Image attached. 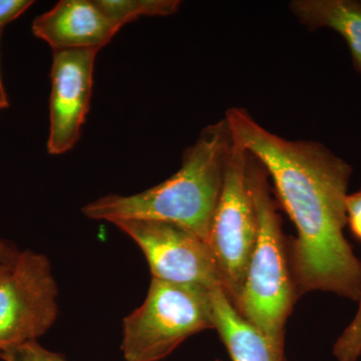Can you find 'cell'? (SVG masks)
I'll use <instances>...</instances> for the list:
<instances>
[{
	"label": "cell",
	"instance_id": "obj_1",
	"mask_svg": "<svg viewBox=\"0 0 361 361\" xmlns=\"http://www.w3.org/2000/svg\"><path fill=\"white\" fill-rule=\"evenodd\" d=\"M225 118L235 141L265 169L278 203L295 226L288 247L299 297L324 291L358 301L361 262L343 233L353 168L320 142L270 132L245 109H229Z\"/></svg>",
	"mask_w": 361,
	"mask_h": 361
},
{
	"label": "cell",
	"instance_id": "obj_2",
	"mask_svg": "<svg viewBox=\"0 0 361 361\" xmlns=\"http://www.w3.org/2000/svg\"><path fill=\"white\" fill-rule=\"evenodd\" d=\"M234 137L225 116L204 128L185 149L172 177L140 193L111 194L82 207L85 217L114 223L157 220L174 223L207 239L231 159Z\"/></svg>",
	"mask_w": 361,
	"mask_h": 361
},
{
	"label": "cell",
	"instance_id": "obj_3",
	"mask_svg": "<svg viewBox=\"0 0 361 361\" xmlns=\"http://www.w3.org/2000/svg\"><path fill=\"white\" fill-rule=\"evenodd\" d=\"M249 154V153H248ZM248 178L258 218L255 248L236 310L273 344L284 348L285 329L298 300L288 242L269 176L249 154Z\"/></svg>",
	"mask_w": 361,
	"mask_h": 361
},
{
	"label": "cell",
	"instance_id": "obj_4",
	"mask_svg": "<svg viewBox=\"0 0 361 361\" xmlns=\"http://www.w3.org/2000/svg\"><path fill=\"white\" fill-rule=\"evenodd\" d=\"M214 329L210 290L152 278L148 295L123 319L126 361H161L189 337Z\"/></svg>",
	"mask_w": 361,
	"mask_h": 361
},
{
	"label": "cell",
	"instance_id": "obj_5",
	"mask_svg": "<svg viewBox=\"0 0 361 361\" xmlns=\"http://www.w3.org/2000/svg\"><path fill=\"white\" fill-rule=\"evenodd\" d=\"M248 161V152L234 139L224 185L206 239L222 277L223 289L234 306L241 295L258 234Z\"/></svg>",
	"mask_w": 361,
	"mask_h": 361
},
{
	"label": "cell",
	"instance_id": "obj_6",
	"mask_svg": "<svg viewBox=\"0 0 361 361\" xmlns=\"http://www.w3.org/2000/svg\"><path fill=\"white\" fill-rule=\"evenodd\" d=\"M58 296L44 254L25 250L11 263H0V353L44 336L58 318Z\"/></svg>",
	"mask_w": 361,
	"mask_h": 361
},
{
	"label": "cell",
	"instance_id": "obj_7",
	"mask_svg": "<svg viewBox=\"0 0 361 361\" xmlns=\"http://www.w3.org/2000/svg\"><path fill=\"white\" fill-rule=\"evenodd\" d=\"M139 245L152 276L207 290L222 287V277L206 240L174 223L120 220L113 223Z\"/></svg>",
	"mask_w": 361,
	"mask_h": 361
},
{
	"label": "cell",
	"instance_id": "obj_8",
	"mask_svg": "<svg viewBox=\"0 0 361 361\" xmlns=\"http://www.w3.org/2000/svg\"><path fill=\"white\" fill-rule=\"evenodd\" d=\"M97 52L96 49L54 51L47 139L51 155H63L80 140L90 110Z\"/></svg>",
	"mask_w": 361,
	"mask_h": 361
},
{
	"label": "cell",
	"instance_id": "obj_9",
	"mask_svg": "<svg viewBox=\"0 0 361 361\" xmlns=\"http://www.w3.org/2000/svg\"><path fill=\"white\" fill-rule=\"evenodd\" d=\"M33 35L54 51L102 49L121 30L96 0H61L32 23Z\"/></svg>",
	"mask_w": 361,
	"mask_h": 361
},
{
	"label": "cell",
	"instance_id": "obj_10",
	"mask_svg": "<svg viewBox=\"0 0 361 361\" xmlns=\"http://www.w3.org/2000/svg\"><path fill=\"white\" fill-rule=\"evenodd\" d=\"M214 329L233 361H288L284 348L273 344L236 310L222 287L210 291Z\"/></svg>",
	"mask_w": 361,
	"mask_h": 361
},
{
	"label": "cell",
	"instance_id": "obj_11",
	"mask_svg": "<svg viewBox=\"0 0 361 361\" xmlns=\"http://www.w3.org/2000/svg\"><path fill=\"white\" fill-rule=\"evenodd\" d=\"M289 8L311 30L326 27L339 33L348 45L355 70L361 73V1L293 0Z\"/></svg>",
	"mask_w": 361,
	"mask_h": 361
},
{
	"label": "cell",
	"instance_id": "obj_12",
	"mask_svg": "<svg viewBox=\"0 0 361 361\" xmlns=\"http://www.w3.org/2000/svg\"><path fill=\"white\" fill-rule=\"evenodd\" d=\"M111 20L118 27L144 18L169 16L179 11V0H96Z\"/></svg>",
	"mask_w": 361,
	"mask_h": 361
},
{
	"label": "cell",
	"instance_id": "obj_13",
	"mask_svg": "<svg viewBox=\"0 0 361 361\" xmlns=\"http://www.w3.org/2000/svg\"><path fill=\"white\" fill-rule=\"evenodd\" d=\"M358 302L360 306L355 318L342 332L332 349L337 361H357L361 356V292Z\"/></svg>",
	"mask_w": 361,
	"mask_h": 361
},
{
	"label": "cell",
	"instance_id": "obj_14",
	"mask_svg": "<svg viewBox=\"0 0 361 361\" xmlns=\"http://www.w3.org/2000/svg\"><path fill=\"white\" fill-rule=\"evenodd\" d=\"M0 358L4 361H68L63 355L44 348L37 341L6 348L0 353Z\"/></svg>",
	"mask_w": 361,
	"mask_h": 361
},
{
	"label": "cell",
	"instance_id": "obj_15",
	"mask_svg": "<svg viewBox=\"0 0 361 361\" xmlns=\"http://www.w3.org/2000/svg\"><path fill=\"white\" fill-rule=\"evenodd\" d=\"M33 1L30 0H0V30L25 13Z\"/></svg>",
	"mask_w": 361,
	"mask_h": 361
},
{
	"label": "cell",
	"instance_id": "obj_16",
	"mask_svg": "<svg viewBox=\"0 0 361 361\" xmlns=\"http://www.w3.org/2000/svg\"><path fill=\"white\" fill-rule=\"evenodd\" d=\"M346 211L348 225L353 234L361 240V190L356 193L348 195Z\"/></svg>",
	"mask_w": 361,
	"mask_h": 361
},
{
	"label": "cell",
	"instance_id": "obj_17",
	"mask_svg": "<svg viewBox=\"0 0 361 361\" xmlns=\"http://www.w3.org/2000/svg\"><path fill=\"white\" fill-rule=\"evenodd\" d=\"M20 252L16 251L13 247L8 245L6 242L0 238V263L8 264L18 257Z\"/></svg>",
	"mask_w": 361,
	"mask_h": 361
},
{
	"label": "cell",
	"instance_id": "obj_18",
	"mask_svg": "<svg viewBox=\"0 0 361 361\" xmlns=\"http://www.w3.org/2000/svg\"><path fill=\"white\" fill-rule=\"evenodd\" d=\"M2 30H0V37H1ZM8 97H7L6 90L2 84L1 75H0V110L8 108Z\"/></svg>",
	"mask_w": 361,
	"mask_h": 361
},
{
	"label": "cell",
	"instance_id": "obj_19",
	"mask_svg": "<svg viewBox=\"0 0 361 361\" xmlns=\"http://www.w3.org/2000/svg\"><path fill=\"white\" fill-rule=\"evenodd\" d=\"M215 361H221V360H215Z\"/></svg>",
	"mask_w": 361,
	"mask_h": 361
}]
</instances>
